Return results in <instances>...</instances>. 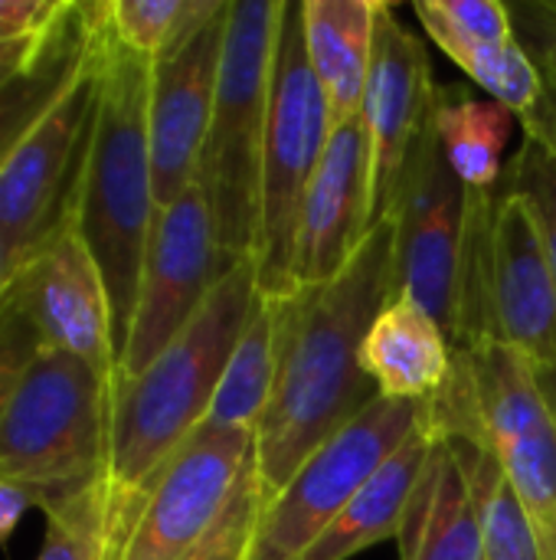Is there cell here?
Instances as JSON below:
<instances>
[{"mask_svg": "<svg viewBox=\"0 0 556 560\" xmlns=\"http://www.w3.org/2000/svg\"><path fill=\"white\" fill-rule=\"evenodd\" d=\"M433 62L423 39L397 16L390 3L377 7L374 59L364 92V125L374 161V217H387L397 197L406 158L433 118L436 105Z\"/></svg>", "mask_w": 556, "mask_h": 560, "instance_id": "obj_15", "label": "cell"}, {"mask_svg": "<svg viewBox=\"0 0 556 560\" xmlns=\"http://www.w3.org/2000/svg\"><path fill=\"white\" fill-rule=\"evenodd\" d=\"M492 312L498 338L534 368L556 358V276L524 194L498 187L492 220Z\"/></svg>", "mask_w": 556, "mask_h": 560, "instance_id": "obj_16", "label": "cell"}, {"mask_svg": "<svg viewBox=\"0 0 556 560\" xmlns=\"http://www.w3.org/2000/svg\"><path fill=\"white\" fill-rule=\"evenodd\" d=\"M524 125V135L544 141L551 151L556 154V79L554 75H544V95L541 102L534 105V112H528L521 118Z\"/></svg>", "mask_w": 556, "mask_h": 560, "instance_id": "obj_36", "label": "cell"}, {"mask_svg": "<svg viewBox=\"0 0 556 560\" xmlns=\"http://www.w3.org/2000/svg\"><path fill=\"white\" fill-rule=\"evenodd\" d=\"M36 43H39V36L36 39H26V43H10V46H0V82L3 79H10L26 59H29V52L36 49Z\"/></svg>", "mask_w": 556, "mask_h": 560, "instance_id": "obj_37", "label": "cell"}, {"mask_svg": "<svg viewBox=\"0 0 556 560\" xmlns=\"http://www.w3.org/2000/svg\"><path fill=\"white\" fill-rule=\"evenodd\" d=\"M456 348L446 328L416 302L390 299L370 325L360 364L387 400H433L452 374Z\"/></svg>", "mask_w": 556, "mask_h": 560, "instance_id": "obj_18", "label": "cell"}, {"mask_svg": "<svg viewBox=\"0 0 556 560\" xmlns=\"http://www.w3.org/2000/svg\"><path fill=\"white\" fill-rule=\"evenodd\" d=\"M256 433L200 427L157 472L111 560H187L226 512Z\"/></svg>", "mask_w": 556, "mask_h": 560, "instance_id": "obj_11", "label": "cell"}, {"mask_svg": "<svg viewBox=\"0 0 556 560\" xmlns=\"http://www.w3.org/2000/svg\"><path fill=\"white\" fill-rule=\"evenodd\" d=\"M514 112L495 98H478L469 85H439L433 128L449 167L469 190H498L501 154L514 131Z\"/></svg>", "mask_w": 556, "mask_h": 560, "instance_id": "obj_22", "label": "cell"}, {"mask_svg": "<svg viewBox=\"0 0 556 560\" xmlns=\"http://www.w3.org/2000/svg\"><path fill=\"white\" fill-rule=\"evenodd\" d=\"M501 463V472L508 476L514 495L521 499L544 558L556 560V427L547 420L544 427L501 443L492 450Z\"/></svg>", "mask_w": 556, "mask_h": 560, "instance_id": "obj_25", "label": "cell"}, {"mask_svg": "<svg viewBox=\"0 0 556 560\" xmlns=\"http://www.w3.org/2000/svg\"><path fill=\"white\" fill-rule=\"evenodd\" d=\"M498 184L528 197V203L537 217V226H541V240H544L551 269L556 276V154L544 141L524 135L518 154L511 158V164L505 167Z\"/></svg>", "mask_w": 556, "mask_h": 560, "instance_id": "obj_30", "label": "cell"}, {"mask_svg": "<svg viewBox=\"0 0 556 560\" xmlns=\"http://www.w3.org/2000/svg\"><path fill=\"white\" fill-rule=\"evenodd\" d=\"M62 3L66 0H0V46L43 36Z\"/></svg>", "mask_w": 556, "mask_h": 560, "instance_id": "obj_34", "label": "cell"}, {"mask_svg": "<svg viewBox=\"0 0 556 560\" xmlns=\"http://www.w3.org/2000/svg\"><path fill=\"white\" fill-rule=\"evenodd\" d=\"M229 3L233 0H226L223 10L197 26L177 49L151 62L147 138L157 210L170 207L197 180L213 121Z\"/></svg>", "mask_w": 556, "mask_h": 560, "instance_id": "obj_12", "label": "cell"}, {"mask_svg": "<svg viewBox=\"0 0 556 560\" xmlns=\"http://www.w3.org/2000/svg\"><path fill=\"white\" fill-rule=\"evenodd\" d=\"M472 190L456 177L433 128L426 121L390 203L397 223L393 246V299L426 308L449 335H456L459 279L469 240Z\"/></svg>", "mask_w": 556, "mask_h": 560, "instance_id": "obj_8", "label": "cell"}, {"mask_svg": "<svg viewBox=\"0 0 556 560\" xmlns=\"http://www.w3.org/2000/svg\"><path fill=\"white\" fill-rule=\"evenodd\" d=\"M537 371V384H541V397H544V404H547V413H551V420H554L556 427V358L551 364H544V368H534Z\"/></svg>", "mask_w": 556, "mask_h": 560, "instance_id": "obj_38", "label": "cell"}, {"mask_svg": "<svg viewBox=\"0 0 556 560\" xmlns=\"http://www.w3.org/2000/svg\"><path fill=\"white\" fill-rule=\"evenodd\" d=\"M111 407L105 374L43 345L0 420V472L46 499L105 479Z\"/></svg>", "mask_w": 556, "mask_h": 560, "instance_id": "obj_5", "label": "cell"}, {"mask_svg": "<svg viewBox=\"0 0 556 560\" xmlns=\"http://www.w3.org/2000/svg\"><path fill=\"white\" fill-rule=\"evenodd\" d=\"M426 423V404L377 397L341 433L315 450L288 486L265 499L246 560H301L377 476V469Z\"/></svg>", "mask_w": 556, "mask_h": 560, "instance_id": "obj_7", "label": "cell"}, {"mask_svg": "<svg viewBox=\"0 0 556 560\" xmlns=\"http://www.w3.org/2000/svg\"><path fill=\"white\" fill-rule=\"evenodd\" d=\"M397 541L403 560H485L478 502L452 440L433 436L423 479Z\"/></svg>", "mask_w": 556, "mask_h": 560, "instance_id": "obj_19", "label": "cell"}, {"mask_svg": "<svg viewBox=\"0 0 556 560\" xmlns=\"http://www.w3.org/2000/svg\"><path fill=\"white\" fill-rule=\"evenodd\" d=\"M459 450L472 492L478 502V525H482V558L485 560H547L541 538L514 495L508 476L501 472V463L492 450L452 440Z\"/></svg>", "mask_w": 556, "mask_h": 560, "instance_id": "obj_24", "label": "cell"}, {"mask_svg": "<svg viewBox=\"0 0 556 560\" xmlns=\"http://www.w3.org/2000/svg\"><path fill=\"white\" fill-rule=\"evenodd\" d=\"M46 495L16 482V479H7L0 472V545L20 528V522L33 512V509H43Z\"/></svg>", "mask_w": 556, "mask_h": 560, "instance_id": "obj_35", "label": "cell"}, {"mask_svg": "<svg viewBox=\"0 0 556 560\" xmlns=\"http://www.w3.org/2000/svg\"><path fill=\"white\" fill-rule=\"evenodd\" d=\"M92 20L98 98L75 190V226L105 279L121 361L157 217L147 138L151 62L118 43L108 23V0L92 3Z\"/></svg>", "mask_w": 556, "mask_h": 560, "instance_id": "obj_3", "label": "cell"}, {"mask_svg": "<svg viewBox=\"0 0 556 560\" xmlns=\"http://www.w3.org/2000/svg\"><path fill=\"white\" fill-rule=\"evenodd\" d=\"M95 98L98 59L92 36V56L79 79L0 167V236L7 243L13 272L75 213V190L92 131Z\"/></svg>", "mask_w": 556, "mask_h": 560, "instance_id": "obj_9", "label": "cell"}, {"mask_svg": "<svg viewBox=\"0 0 556 560\" xmlns=\"http://www.w3.org/2000/svg\"><path fill=\"white\" fill-rule=\"evenodd\" d=\"M46 515V538L36 560H108V486L105 479L75 492L49 495L39 509Z\"/></svg>", "mask_w": 556, "mask_h": 560, "instance_id": "obj_26", "label": "cell"}, {"mask_svg": "<svg viewBox=\"0 0 556 560\" xmlns=\"http://www.w3.org/2000/svg\"><path fill=\"white\" fill-rule=\"evenodd\" d=\"M416 16L429 39L456 62L462 52L488 43L514 39V16L508 3L495 0H416Z\"/></svg>", "mask_w": 556, "mask_h": 560, "instance_id": "obj_28", "label": "cell"}, {"mask_svg": "<svg viewBox=\"0 0 556 560\" xmlns=\"http://www.w3.org/2000/svg\"><path fill=\"white\" fill-rule=\"evenodd\" d=\"M256 299V259L242 256L223 272L193 322L138 377L118 381L105 472L111 555L157 472L203 427Z\"/></svg>", "mask_w": 556, "mask_h": 560, "instance_id": "obj_2", "label": "cell"}, {"mask_svg": "<svg viewBox=\"0 0 556 560\" xmlns=\"http://www.w3.org/2000/svg\"><path fill=\"white\" fill-rule=\"evenodd\" d=\"M265 505V492L259 482V469H256V453L242 469V479L226 505V512L220 515V522L213 525V532L203 538V545L187 560H246L256 528H259V515Z\"/></svg>", "mask_w": 556, "mask_h": 560, "instance_id": "obj_31", "label": "cell"}, {"mask_svg": "<svg viewBox=\"0 0 556 560\" xmlns=\"http://www.w3.org/2000/svg\"><path fill=\"white\" fill-rule=\"evenodd\" d=\"M429 450H433V433L423 423V430L413 433L377 469V476L351 499V505L328 525V532L301 555V560H351L380 541L400 538Z\"/></svg>", "mask_w": 556, "mask_h": 560, "instance_id": "obj_21", "label": "cell"}, {"mask_svg": "<svg viewBox=\"0 0 556 560\" xmlns=\"http://www.w3.org/2000/svg\"><path fill=\"white\" fill-rule=\"evenodd\" d=\"M233 262L236 259L220 246L210 203L197 184H190L170 207L157 210L141 266L131 331L118 361V381L138 377L193 322Z\"/></svg>", "mask_w": 556, "mask_h": 560, "instance_id": "obj_10", "label": "cell"}, {"mask_svg": "<svg viewBox=\"0 0 556 560\" xmlns=\"http://www.w3.org/2000/svg\"><path fill=\"white\" fill-rule=\"evenodd\" d=\"M456 66L478 85L485 89L495 102L511 108L518 118L534 112V105L544 95V72L537 62L528 56L521 39H505V43H488L462 52Z\"/></svg>", "mask_w": 556, "mask_h": 560, "instance_id": "obj_29", "label": "cell"}, {"mask_svg": "<svg viewBox=\"0 0 556 560\" xmlns=\"http://www.w3.org/2000/svg\"><path fill=\"white\" fill-rule=\"evenodd\" d=\"M380 0H305L301 36L315 79L331 105V125L360 115Z\"/></svg>", "mask_w": 556, "mask_h": 560, "instance_id": "obj_20", "label": "cell"}, {"mask_svg": "<svg viewBox=\"0 0 556 560\" xmlns=\"http://www.w3.org/2000/svg\"><path fill=\"white\" fill-rule=\"evenodd\" d=\"M331 138V105L315 79L301 36V3H285L275 39L272 105L262 154L256 289L262 299L298 292L292 279L305 194Z\"/></svg>", "mask_w": 556, "mask_h": 560, "instance_id": "obj_6", "label": "cell"}, {"mask_svg": "<svg viewBox=\"0 0 556 560\" xmlns=\"http://www.w3.org/2000/svg\"><path fill=\"white\" fill-rule=\"evenodd\" d=\"M13 262H10V253H7V243H3V236H0V299H3V292L10 289V282H13Z\"/></svg>", "mask_w": 556, "mask_h": 560, "instance_id": "obj_39", "label": "cell"}, {"mask_svg": "<svg viewBox=\"0 0 556 560\" xmlns=\"http://www.w3.org/2000/svg\"><path fill=\"white\" fill-rule=\"evenodd\" d=\"M43 348V335L16 289V282H10V289L0 299V420L26 374V368L33 364V358Z\"/></svg>", "mask_w": 556, "mask_h": 560, "instance_id": "obj_32", "label": "cell"}, {"mask_svg": "<svg viewBox=\"0 0 556 560\" xmlns=\"http://www.w3.org/2000/svg\"><path fill=\"white\" fill-rule=\"evenodd\" d=\"M46 348L88 361L118 384V351L105 279L75 226V213L13 276Z\"/></svg>", "mask_w": 556, "mask_h": 560, "instance_id": "obj_13", "label": "cell"}, {"mask_svg": "<svg viewBox=\"0 0 556 560\" xmlns=\"http://www.w3.org/2000/svg\"><path fill=\"white\" fill-rule=\"evenodd\" d=\"M514 16V33L528 56L537 62L544 75L556 79V3H508Z\"/></svg>", "mask_w": 556, "mask_h": 560, "instance_id": "obj_33", "label": "cell"}, {"mask_svg": "<svg viewBox=\"0 0 556 560\" xmlns=\"http://www.w3.org/2000/svg\"><path fill=\"white\" fill-rule=\"evenodd\" d=\"M374 217V161L364 115L331 125L324 158L305 194L292 279L295 289L331 282L370 236Z\"/></svg>", "mask_w": 556, "mask_h": 560, "instance_id": "obj_14", "label": "cell"}, {"mask_svg": "<svg viewBox=\"0 0 556 560\" xmlns=\"http://www.w3.org/2000/svg\"><path fill=\"white\" fill-rule=\"evenodd\" d=\"M226 0H108V23L121 46L147 62L177 49Z\"/></svg>", "mask_w": 556, "mask_h": 560, "instance_id": "obj_27", "label": "cell"}, {"mask_svg": "<svg viewBox=\"0 0 556 560\" xmlns=\"http://www.w3.org/2000/svg\"><path fill=\"white\" fill-rule=\"evenodd\" d=\"M92 3H62L29 59L0 82V167L62 98L92 56Z\"/></svg>", "mask_w": 556, "mask_h": 560, "instance_id": "obj_17", "label": "cell"}, {"mask_svg": "<svg viewBox=\"0 0 556 560\" xmlns=\"http://www.w3.org/2000/svg\"><path fill=\"white\" fill-rule=\"evenodd\" d=\"M282 348V312L279 299H256L252 315L229 354L223 381L213 394V407L203 427L220 430H249L256 433L279 374Z\"/></svg>", "mask_w": 556, "mask_h": 560, "instance_id": "obj_23", "label": "cell"}, {"mask_svg": "<svg viewBox=\"0 0 556 560\" xmlns=\"http://www.w3.org/2000/svg\"><path fill=\"white\" fill-rule=\"evenodd\" d=\"M282 10L285 0H233L226 16L213 121L193 184L210 203L229 259L252 256L259 240L262 154Z\"/></svg>", "mask_w": 556, "mask_h": 560, "instance_id": "obj_4", "label": "cell"}, {"mask_svg": "<svg viewBox=\"0 0 556 560\" xmlns=\"http://www.w3.org/2000/svg\"><path fill=\"white\" fill-rule=\"evenodd\" d=\"M393 246L397 223L387 213L331 282L279 299V374L256 427V469L265 499L279 495L315 450L380 397L364 374L360 348L393 299Z\"/></svg>", "mask_w": 556, "mask_h": 560, "instance_id": "obj_1", "label": "cell"}]
</instances>
